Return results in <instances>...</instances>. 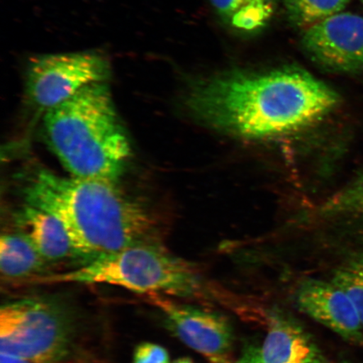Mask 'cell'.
Wrapping results in <instances>:
<instances>
[{
	"instance_id": "1",
	"label": "cell",
	"mask_w": 363,
	"mask_h": 363,
	"mask_svg": "<svg viewBox=\"0 0 363 363\" xmlns=\"http://www.w3.org/2000/svg\"><path fill=\"white\" fill-rule=\"evenodd\" d=\"M339 102L337 93L298 67L230 71L196 82L184 97L196 119L242 138H267L315 123Z\"/></svg>"
},
{
	"instance_id": "2",
	"label": "cell",
	"mask_w": 363,
	"mask_h": 363,
	"mask_svg": "<svg viewBox=\"0 0 363 363\" xmlns=\"http://www.w3.org/2000/svg\"><path fill=\"white\" fill-rule=\"evenodd\" d=\"M24 202L52 213L65 225L79 266L133 245L157 242V221L116 182L62 177L39 169L23 188Z\"/></svg>"
},
{
	"instance_id": "3",
	"label": "cell",
	"mask_w": 363,
	"mask_h": 363,
	"mask_svg": "<svg viewBox=\"0 0 363 363\" xmlns=\"http://www.w3.org/2000/svg\"><path fill=\"white\" fill-rule=\"evenodd\" d=\"M45 143L70 176L117 182L133 154L107 82L86 86L44 113Z\"/></svg>"
},
{
	"instance_id": "4",
	"label": "cell",
	"mask_w": 363,
	"mask_h": 363,
	"mask_svg": "<svg viewBox=\"0 0 363 363\" xmlns=\"http://www.w3.org/2000/svg\"><path fill=\"white\" fill-rule=\"evenodd\" d=\"M38 284H111L135 293L206 299V289L196 267L157 242L133 245L106 254L74 269L36 278Z\"/></svg>"
},
{
	"instance_id": "5",
	"label": "cell",
	"mask_w": 363,
	"mask_h": 363,
	"mask_svg": "<svg viewBox=\"0 0 363 363\" xmlns=\"http://www.w3.org/2000/svg\"><path fill=\"white\" fill-rule=\"evenodd\" d=\"M78 328L61 303L23 298L0 308V353L38 363H75Z\"/></svg>"
},
{
	"instance_id": "6",
	"label": "cell",
	"mask_w": 363,
	"mask_h": 363,
	"mask_svg": "<svg viewBox=\"0 0 363 363\" xmlns=\"http://www.w3.org/2000/svg\"><path fill=\"white\" fill-rule=\"evenodd\" d=\"M111 67L95 52L43 54L30 59L25 72V97L31 108L44 113L89 84L107 82Z\"/></svg>"
},
{
	"instance_id": "7",
	"label": "cell",
	"mask_w": 363,
	"mask_h": 363,
	"mask_svg": "<svg viewBox=\"0 0 363 363\" xmlns=\"http://www.w3.org/2000/svg\"><path fill=\"white\" fill-rule=\"evenodd\" d=\"M147 301L162 313L176 337L201 354L208 363L237 362L233 330L225 317L163 295H147Z\"/></svg>"
},
{
	"instance_id": "8",
	"label": "cell",
	"mask_w": 363,
	"mask_h": 363,
	"mask_svg": "<svg viewBox=\"0 0 363 363\" xmlns=\"http://www.w3.org/2000/svg\"><path fill=\"white\" fill-rule=\"evenodd\" d=\"M313 61L342 74L363 70V16L340 12L310 27L302 40Z\"/></svg>"
},
{
	"instance_id": "9",
	"label": "cell",
	"mask_w": 363,
	"mask_h": 363,
	"mask_svg": "<svg viewBox=\"0 0 363 363\" xmlns=\"http://www.w3.org/2000/svg\"><path fill=\"white\" fill-rule=\"evenodd\" d=\"M299 310L347 342L363 348V326L350 298L331 282L306 279L295 290Z\"/></svg>"
},
{
	"instance_id": "10",
	"label": "cell",
	"mask_w": 363,
	"mask_h": 363,
	"mask_svg": "<svg viewBox=\"0 0 363 363\" xmlns=\"http://www.w3.org/2000/svg\"><path fill=\"white\" fill-rule=\"evenodd\" d=\"M261 353L265 363H328L303 326L279 311L269 316Z\"/></svg>"
},
{
	"instance_id": "11",
	"label": "cell",
	"mask_w": 363,
	"mask_h": 363,
	"mask_svg": "<svg viewBox=\"0 0 363 363\" xmlns=\"http://www.w3.org/2000/svg\"><path fill=\"white\" fill-rule=\"evenodd\" d=\"M16 222L49 264L68 259L78 262L65 225L52 213L24 203L16 213Z\"/></svg>"
},
{
	"instance_id": "12",
	"label": "cell",
	"mask_w": 363,
	"mask_h": 363,
	"mask_svg": "<svg viewBox=\"0 0 363 363\" xmlns=\"http://www.w3.org/2000/svg\"><path fill=\"white\" fill-rule=\"evenodd\" d=\"M49 265L21 231L2 235L0 271L3 278L30 283L31 280L47 275Z\"/></svg>"
},
{
	"instance_id": "13",
	"label": "cell",
	"mask_w": 363,
	"mask_h": 363,
	"mask_svg": "<svg viewBox=\"0 0 363 363\" xmlns=\"http://www.w3.org/2000/svg\"><path fill=\"white\" fill-rule=\"evenodd\" d=\"M213 7L228 24L239 30L261 28L274 13L272 0H211Z\"/></svg>"
},
{
	"instance_id": "14",
	"label": "cell",
	"mask_w": 363,
	"mask_h": 363,
	"mask_svg": "<svg viewBox=\"0 0 363 363\" xmlns=\"http://www.w3.org/2000/svg\"><path fill=\"white\" fill-rule=\"evenodd\" d=\"M351 0H284L289 19L306 30L328 18L342 12Z\"/></svg>"
},
{
	"instance_id": "15",
	"label": "cell",
	"mask_w": 363,
	"mask_h": 363,
	"mask_svg": "<svg viewBox=\"0 0 363 363\" xmlns=\"http://www.w3.org/2000/svg\"><path fill=\"white\" fill-rule=\"evenodd\" d=\"M333 282L350 298L363 326V256L337 270Z\"/></svg>"
},
{
	"instance_id": "16",
	"label": "cell",
	"mask_w": 363,
	"mask_h": 363,
	"mask_svg": "<svg viewBox=\"0 0 363 363\" xmlns=\"http://www.w3.org/2000/svg\"><path fill=\"white\" fill-rule=\"evenodd\" d=\"M133 363H170V357L160 345L143 342L135 349Z\"/></svg>"
},
{
	"instance_id": "17",
	"label": "cell",
	"mask_w": 363,
	"mask_h": 363,
	"mask_svg": "<svg viewBox=\"0 0 363 363\" xmlns=\"http://www.w3.org/2000/svg\"><path fill=\"white\" fill-rule=\"evenodd\" d=\"M338 208H362L363 211V187L352 189L338 197Z\"/></svg>"
},
{
	"instance_id": "18",
	"label": "cell",
	"mask_w": 363,
	"mask_h": 363,
	"mask_svg": "<svg viewBox=\"0 0 363 363\" xmlns=\"http://www.w3.org/2000/svg\"><path fill=\"white\" fill-rule=\"evenodd\" d=\"M235 363H265V362L262 359L261 349L253 345H247L244 347Z\"/></svg>"
},
{
	"instance_id": "19",
	"label": "cell",
	"mask_w": 363,
	"mask_h": 363,
	"mask_svg": "<svg viewBox=\"0 0 363 363\" xmlns=\"http://www.w3.org/2000/svg\"><path fill=\"white\" fill-rule=\"evenodd\" d=\"M0 363H38L25 359V358L10 355V354L0 353Z\"/></svg>"
},
{
	"instance_id": "20",
	"label": "cell",
	"mask_w": 363,
	"mask_h": 363,
	"mask_svg": "<svg viewBox=\"0 0 363 363\" xmlns=\"http://www.w3.org/2000/svg\"><path fill=\"white\" fill-rule=\"evenodd\" d=\"M174 363H194L191 359H189L188 357L180 358V359L177 360Z\"/></svg>"
},
{
	"instance_id": "21",
	"label": "cell",
	"mask_w": 363,
	"mask_h": 363,
	"mask_svg": "<svg viewBox=\"0 0 363 363\" xmlns=\"http://www.w3.org/2000/svg\"><path fill=\"white\" fill-rule=\"evenodd\" d=\"M362 1L363 2V0H362Z\"/></svg>"
}]
</instances>
